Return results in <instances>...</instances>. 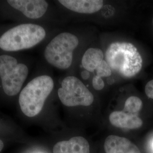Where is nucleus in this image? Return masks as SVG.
<instances>
[{
	"mask_svg": "<svg viewBox=\"0 0 153 153\" xmlns=\"http://www.w3.org/2000/svg\"><path fill=\"white\" fill-rule=\"evenodd\" d=\"M145 91L148 98L153 99V79L146 83L145 88Z\"/></svg>",
	"mask_w": 153,
	"mask_h": 153,
	"instance_id": "nucleus-16",
	"label": "nucleus"
},
{
	"mask_svg": "<svg viewBox=\"0 0 153 153\" xmlns=\"http://www.w3.org/2000/svg\"><path fill=\"white\" fill-rule=\"evenodd\" d=\"M8 4L30 19H38L48 9V4L44 0H9Z\"/></svg>",
	"mask_w": 153,
	"mask_h": 153,
	"instance_id": "nucleus-7",
	"label": "nucleus"
},
{
	"mask_svg": "<svg viewBox=\"0 0 153 153\" xmlns=\"http://www.w3.org/2000/svg\"><path fill=\"white\" fill-rule=\"evenodd\" d=\"M97 75L102 77H108L112 74V70L105 60H103L96 69Z\"/></svg>",
	"mask_w": 153,
	"mask_h": 153,
	"instance_id": "nucleus-14",
	"label": "nucleus"
},
{
	"mask_svg": "<svg viewBox=\"0 0 153 153\" xmlns=\"http://www.w3.org/2000/svg\"><path fill=\"white\" fill-rule=\"evenodd\" d=\"M105 84L104 81L98 76H94L93 79V86L96 90H101L104 88Z\"/></svg>",
	"mask_w": 153,
	"mask_h": 153,
	"instance_id": "nucleus-15",
	"label": "nucleus"
},
{
	"mask_svg": "<svg viewBox=\"0 0 153 153\" xmlns=\"http://www.w3.org/2000/svg\"><path fill=\"white\" fill-rule=\"evenodd\" d=\"M105 59L112 71L124 78L135 76L142 69V57L131 43H111L106 50Z\"/></svg>",
	"mask_w": 153,
	"mask_h": 153,
	"instance_id": "nucleus-1",
	"label": "nucleus"
},
{
	"mask_svg": "<svg viewBox=\"0 0 153 153\" xmlns=\"http://www.w3.org/2000/svg\"><path fill=\"white\" fill-rule=\"evenodd\" d=\"M4 147V143L1 140H0V152L3 149Z\"/></svg>",
	"mask_w": 153,
	"mask_h": 153,
	"instance_id": "nucleus-18",
	"label": "nucleus"
},
{
	"mask_svg": "<svg viewBox=\"0 0 153 153\" xmlns=\"http://www.w3.org/2000/svg\"><path fill=\"white\" fill-rule=\"evenodd\" d=\"M53 87V81L48 76H40L33 79L23 88L19 97L22 112L30 117L38 115Z\"/></svg>",
	"mask_w": 153,
	"mask_h": 153,
	"instance_id": "nucleus-2",
	"label": "nucleus"
},
{
	"mask_svg": "<svg viewBox=\"0 0 153 153\" xmlns=\"http://www.w3.org/2000/svg\"><path fill=\"white\" fill-rule=\"evenodd\" d=\"M90 145L84 137H74L68 141L57 142L53 147V153H90Z\"/></svg>",
	"mask_w": 153,
	"mask_h": 153,
	"instance_id": "nucleus-9",
	"label": "nucleus"
},
{
	"mask_svg": "<svg viewBox=\"0 0 153 153\" xmlns=\"http://www.w3.org/2000/svg\"></svg>",
	"mask_w": 153,
	"mask_h": 153,
	"instance_id": "nucleus-19",
	"label": "nucleus"
},
{
	"mask_svg": "<svg viewBox=\"0 0 153 153\" xmlns=\"http://www.w3.org/2000/svg\"><path fill=\"white\" fill-rule=\"evenodd\" d=\"M43 27L35 24H22L6 31L0 37V48L13 52L29 49L45 37Z\"/></svg>",
	"mask_w": 153,
	"mask_h": 153,
	"instance_id": "nucleus-3",
	"label": "nucleus"
},
{
	"mask_svg": "<svg viewBox=\"0 0 153 153\" xmlns=\"http://www.w3.org/2000/svg\"><path fill=\"white\" fill-rule=\"evenodd\" d=\"M105 153H141L136 145L124 137L109 135L104 143Z\"/></svg>",
	"mask_w": 153,
	"mask_h": 153,
	"instance_id": "nucleus-8",
	"label": "nucleus"
},
{
	"mask_svg": "<svg viewBox=\"0 0 153 153\" xmlns=\"http://www.w3.org/2000/svg\"><path fill=\"white\" fill-rule=\"evenodd\" d=\"M58 96L61 103L67 107L89 106L94 98L83 83L74 76L65 77L58 90Z\"/></svg>",
	"mask_w": 153,
	"mask_h": 153,
	"instance_id": "nucleus-6",
	"label": "nucleus"
},
{
	"mask_svg": "<svg viewBox=\"0 0 153 153\" xmlns=\"http://www.w3.org/2000/svg\"><path fill=\"white\" fill-rule=\"evenodd\" d=\"M104 59L103 51L99 48H90L85 52L82 59L83 68L87 71L93 72L100 65Z\"/></svg>",
	"mask_w": 153,
	"mask_h": 153,
	"instance_id": "nucleus-12",
	"label": "nucleus"
},
{
	"mask_svg": "<svg viewBox=\"0 0 153 153\" xmlns=\"http://www.w3.org/2000/svg\"><path fill=\"white\" fill-rule=\"evenodd\" d=\"M142 107V100L138 97L132 96L126 100L123 111L130 114L138 115Z\"/></svg>",
	"mask_w": 153,
	"mask_h": 153,
	"instance_id": "nucleus-13",
	"label": "nucleus"
},
{
	"mask_svg": "<svg viewBox=\"0 0 153 153\" xmlns=\"http://www.w3.org/2000/svg\"><path fill=\"white\" fill-rule=\"evenodd\" d=\"M65 7L81 14H93L100 10L103 5L102 0H60Z\"/></svg>",
	"mask_w": 153,
	"mask_h": 153,
	"instance_id": "nucleus-10",
	"label": "nucleus"
},
{
	"mask_svg": "<svg viewBox=\"0 0 153 153\" xmlns=\"http://www.w3.org/2000/svg\"><path fill=\"white\" fill-rule=\"evenodd\" d=\"M79 44L78 39L71 33H61L55 36L44 51L47 61L55 68L65 70L72 64L73 53Z\"/></svg>",
	"mask_w": 153,
	"mask_h": 153,
	"instance_id": "nucleus-4",
	"label": "nucleus"
},
{
	"mask_svg": "<svg viewBox=\"0 0 153 153\" xmlns=\"http://www.w3.org/2000/svg\"><path fill=\"white\" fill-rule=\"evenodd\" d=\"M110 123L117 128L126 129H137L143 124L142 119L138 115L124 112L123 111H114L109 116Z\"/></svg>",
	"mask_w": 153,
	"mask_h": 153,
	"instance_id": "nucleus-11",
	"label": "nucleus"
},
{
	"mask_svg": "<svg viewBox=\"0 0 153 153\" xmlns=\"http://www.w3.org/2000/svg\"><path fill=\"white\" fill-rule=\"evenodd\" d=\"M81 76L83 79H88L90 77V74L89 71H84L81 73Z\"/></svg>",
	"mask_w": 153,
	"mask_h": 153,
	"instance_id": "nucleus-17",
	"label": "nucleus"
},
{
	"mask_svg": "<svg viewBox=\"0 0 153 153\" xmlns=\"http://www.w3.org/2000/svg\"><path fill=\"white\" fill-rule=\"evenodd\" d=\"M28 73L27 66L18 63L14 57L0 56V78L3 90L8 96L13 97L19 93Z\"/></svg>",
	"mask_w": 153,
	"mask_h": 153,
	"instance_id": "nucleus-5",
	"label": "nucleus"
}]
</instances>
